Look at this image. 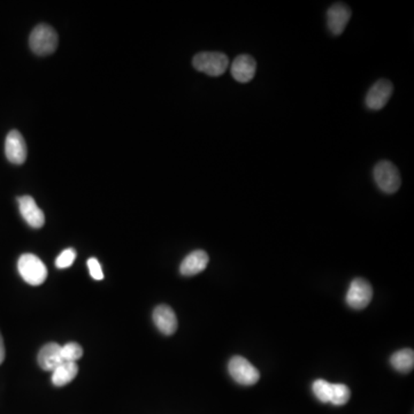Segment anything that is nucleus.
Returning <instances> with one entry per match:
<instances>
[{
  "instance_id": "obj_1",
  "label": "nucleus",
  "mask_w": 414,
  "mask_h": 414,
  "mask_svg": "<svg viewBox=\"0 0 414 414\" xmlns=\"http://www.w3.org/2000/svg\"><path fill=\"white\" fill-rule=\"evenodd\" d=\"M17 270L24 282L31 285H40L47 280V266L35 254H22L17 261Z\"/></svg>"
},
{
  "instance_id": "obj_2",
  "label": "nucleus",
  "mask_w": 414,
  "mask_h": 414,
  "mask_svg": "<svg viewBox=\"0 0 414 414\" xmlns=\"http://www.w3.org/2000/svg\"><path fill=\"white\" fill-rule=\"evenodd\" d=\"M58 34L47 24H38L29 37V45L37 56L53 53L58 47Z\"/></svg>"
},
{
  "instance_id": "obj_3",
  "label": "nucleus",
  "mask_w": 414,
  "mask_h": 414,
  "mask_svg": "<svg viewBox=\"0 0 414 414\" xmlns=\"http://www.w3.org/2000/svg\"><path fill=\"white\" fill-rule=\"evenodd\" d=\"M373 176L379 189L384 194H395L401 188V174L391 161L382 160L375 165Z\"/></svg>"
},
{
  "instance_id": "obj_4",
  "label": "nucleus",
  "mask_w": 414,
  "mask_h": 414,
  "mask_svg": "<svg viewBox=\"0 0 414 414\" xmlns=\"http://www.w3.org/2000/svg\"><path fill=\"white\" fill-rule=\"evenodd\" d=\"M192 65L198 72L217 77L226 72L229 66V59L221 52H201L194 56Z\"/></svg>"
},
{
  "instance_id": "obj_5",
  "label": "nucleus",
  "mask_w": 414,
  "mask_h": 414,
  "mask_svg": "<svg viewBox=\"0 0 414 414\" xmlns=\"http://www.w3.org/2000/svg\"><path fill=\"white\" fill-rule=\"evenodd\" d=\"M228 372L233 380L241 386H254L260 379L257 368L242 356L231 358L228 364Z\"/></svg>"
},
{
  "instance_id": "obj_6",
  "label": "nucleus",
  "mask_w": 414,
  "mask_h": 414,
  "mask_svg": "<svg viewBox=\"0 0 414 414\" xmlns=\"http://www.w3.org/2000/svg\"><path fill=\"white\" fill-rule=\"evenodd\" d=\"M373 298V288L364 279H354L347 290V304L354 310H364L367 308Z\"/></svg>"
},
{
  "instance_id": "obj_7",
  "label": "nucleus",
  "mask_w": 414,
  "mask_h": 414,
  "mask_svg": "<svg viewBox=\"0 0 414 414\" xmlns=\"http://www.w3.org/2000/svg\"><path fill=\"white\" fill-rule=\"evenodd\" d=\"M392 92H394V85L390 81L386 78L379 80L368 91L366 96V105L370 110H382L390 99Z\"/></svg>"
},
{
  "instance_id": "obj_8",
  "label": "nucleus",
  "mask_w": 414,
  "mask_h": 414,
  "mask_svg": "<svg viewBox=\"0 0 414 414\" xmlns=\"http://www.w3.org/2000/svg\"><path fill=\"white\" fill-rule=\"evenodd\" d=\"M5 154L12 164L22 165L27 159L26 140L19 131H12L7 135Z\"/></svg>"
},
{
  "instance_id": "obj_9",
  "label": "nucleus",
  "mask_w": 414,
  "mask_h": 414,
  "mask_svg": "<svg viewBox=\"0 0 414 414\" xmlns=\"http://www.w3.org/2000/svg\"><path fill=\"white\" fill-rule=\"evenodd\" d=\"M351 8L343 3H336L327 12V24L334 36H340L345 31L351 19Z\"/></svg>"
},
{
  "instance_id": "obj_10",
  "label": "nucleus",
  "mask_w": 414,
  "mask_h": 414,
  "mask_svg": "<svg viewBox=\"0 0 414 414\" xmlns=\"http://www.w3.org/2000/svg\"><path fill=\"white\" fill-rule=\"evenodd\" d=\"M17 203L21 215L31 227H43L45 224V215L43 210L36 204L34 198L31 196H22L17 198Z\"/></svg>"
},
{
  "instance_id": "obj_11",
  "label": "nucleus",
  "mask_w": 414,
  "mask_h": 414,
  "mask_svg": "<svg viewBox=\"0 0 414 414\" xmlns=\"http://www.w3.org/2000/svg\"><path fill=\"white\" fill-rule=\"evenodd\" d=\"M152 317L158 331L166 336H171L176 331L177 324H179L176 314L168 305H159L154 308Z\"/></svg>"
},
{
  "instance_id": "obj_12",
  "label": "nucleus",
  "mask_w": 414,
  "mask_h": 414,
  "mask_svg": "<svg viewBox=\"0 0 414 414\" xmlns=\"http://www.w3.org/2000/svg\"><path fill=\"white\" fill-rule=\"evenodd\" d=\"M256 69H257V63L254 60V58L249 54H241L231 65V72L235 80L241 83H247L254 78Z\"/></svg>"
},
{
  "instance_id": "obj_13",
  "label": "nucleus",
  "mask_w": 414,
  "mask_h": 414,
  "mask_svg": "<svg viewBox=\"0 0 414 414\" xmlns=\"http://www.w3.org/2000/svg\"><path fill=\"white\" fill-rule=\"evenodd\" d=\"M210 261L208 254L203 250H196L188 254L181 263L180 273L183 276H194L205 271Z\"/></svg>"
},
{
  "instance_id": "obj_14",
  "label": "nucleus",
  "mask_w": 414,
  "mask_h": 414,
  "mask_svg": "<svg viewBox=\"0 0 414 414\" xmlns=\"http://www.w3.org/2000/svg\"><path fill=\"white\" fill-rule=\"evenodd\" d=\"M38 364L42 370L47 372H53L59 365L64 364L61 357V345L53 342L44 345L38 354Z\"/></svg>"
},
{
  "instance_id": "obj_15",
  "label": "nucleus",
  "mask_w": 414,
  "mask_h": 414,
  "mask_svg": "<svg viewBox=\"0 0 414 414\" xmlns=\"http://www.w3.org/2000/svg\"><path fill=\"white\" fill-rule=\"evenodd\" d=\"M78 366L76 363H64L52 372V383L56 387H64L76 378Z\"/></svg>"
},
{
  "instance_id": "obj_16",
  "label": "nucleus",
  "mask_w": 414,
  "mask_h": 414,
  "mask_svg": "<svg viewBox=\"0 0 414 414\" xmlns=\"http://www.w3.org/2000/svg\"><path fill=\"white\" fill-rule=\"evenodd\" d=\"M390 364L399 373H408L414 367V352L412 349H403L395 352L390 358Z\"/></svg>"
},
{
  "instance_id": "obj_17",
  "label": "nucleus",
  "mask_w": 414,
  "mask_h": 414,
  "mask_svg": "<svg viewBox=\"0 0 414 414\" xmlns=\"http://www.w3.org/2000/svg\"><path fill=\"white\" fill-rule=\"evenodd\" d=\"M351 397V391L347 386L342 383H331V399L329 403L336 406L347 404Z\"/></svg>"
},
{
  "instance_id": "obj_18",
  "label": "nucleus",
  "mask_w": 414,
  "mask_h": 414,
  "mask_svg": "<svg viewBox=\"0 0 414 414\" xmlns=\"http://www.w3.org/2000/svg\"><path fill=\"white\" fill-rule=\"evenodd\" d=\"M83 356V349L75 342H70L61 347V357L64 363H76Z\"/></svg>"
},
{
  "instance_id": "obj_19",
  "label": "nucleus",
  "mask_w": 414,
  "mask_h": 414,
  "mask_svg": "<svg viewBox=\"0 0 414 414\" xmlns=\"http://www.w3.org/2000/svg\"><path fill=\"white\" fill-rule=\"evenodd\" d=\"M312 390L315 397L321 401V403H329L331 399V383L327 382L326 380H315L312 386Z\"/></svg>"
},
{
  "instance_id": "obj_20",
  "label": "nucleus",
  "mask_w": 414,
  "mask_h": 414,
  "mask_svg": "<svg viewBox=\"0 0 414 414\" xmlns=\"http://www.w3.org/2000/svg\"><path fill=\"white\" fill-rule=\"evenodd\" d=\"M75 259H76V251L69 247L59 254V257L56 259V266L59 270H65V268L70 267L74 264Z\"/></svg>"
},
{
  "instance_id": "obj_21",
  "label": "nucleus",
  "mask_w": 414,
  "mask_h": 414,
  "mask_svg": "<svg viewBox=\"0 0 414 414\" xmlns=\"http://www.w3.org/2000/svg\"><path fill=\"white\" fill-rule=\"evenodd\" d=\"M88 267H89L91 277H92L94 280H104L103 270H101V264H99L97 258H90V259L88 260Z\"/></svg>"
},
{
  "instance_id": "obj_22",
  "label": "nucleus",
  "mask_w": 414,
  "mask_h": 414,
  "mask_svg": "<svg viewBox=\"0 0 414 414\" xmlns=\"http://www.w3.org/2000/svg\"><path fill=\"white\" fill-rule=\"evenodd\" d=\"M5 345H3V336L0 334V365L5 361Z\"/></svg>"
}]
</instances>
